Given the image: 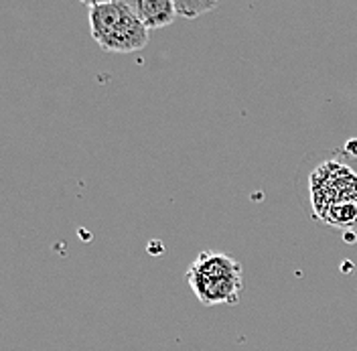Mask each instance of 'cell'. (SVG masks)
<instances>
[{"instance_id": "1", "label": "cell", "mask_w": 357, "mask_h": 351, "mask_svg": "<svg viewBox=\"0 0 357 351\" xmlns=\"http://www.w3.org/2000/svg\"><path fill=\"white\" fill-rule=\"evenodd\" d=\"M301 197L314 220L357 232V154L335 151L312 160L301 183Z\"/></svg>"}, {"instance_id": "2", "label": "cell", "mask_w": 357, "mask_h": 351, "mask_svg": "<svg viewBox=\"0 0 357 351\" xmlns=\"http://www.w3.org/2000/svg\"><path fill=\"white\" fill-rule=\"evenodd\" d=\"M187 283L205 307L238 305L244 290V270L234 256L205 250L187 268Z\"/></svg>"}, {"instance_id": "3", "label": "cell", "mask_w": 357, "mask_h": 351, "mask_svg": "<svg viewBox=\"0 0 357 351\" xmlns=\"http://www.w3.org/2000/svg\"><path fill=\"white\" fill-rule=\"evenodd\" d=\"M89 10V31L93 41L110 53H132L149 45V29L138 19L130 2L104 0L86 2Z\"/></svg>"}, {"instance_id": "4", "label": "cell", "mask_w": 357, "mask_h": 351, "mask_svg": "<svg viewBox=\"0 0 357 351\" xmlns=\"http://www.w3.org/2000/svg\"><path fill=\"white\" fill-rule=\"evenodd\" d=\"M130 6L149 31L169 27L177 19L173 0H132Z\"/></svg>"}, {"instance_id": "5", "label": "cell", "mask_w": 357, "mask_h": 351, "mask_svg": "<svg viewBox=\"0 0 357 351\" xmlns=\"http://www.w3.org/2000/svg\"><path fill=\"white\" fill-rule=\"evenodd\" d=\"M218 2H203V0H175V10L181 19H197L201 15L213 10Z\"/></svg>"}]
</instances>
